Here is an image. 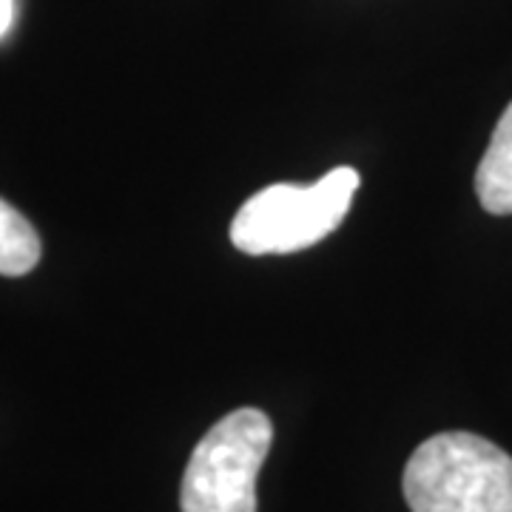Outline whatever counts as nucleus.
<instances>
[{
    "label": "nucleus",
    "mask_w": 512,
    "mask_h": 512,
    "mask_svg": "<svg viewBox=\"0 0 512 512\" xmlns=\"http://www.w3.org/2000/svg\"><path fill=\"white\" fill-rule=\"evenodd\" d=\"M271 441L274 424L256 407H239L217 421L188 458L183 512H256V476Z\"/></svg>",
    "instance_id": "obj_3"
},
{
    "label": "nucleus",
    "mask_w": 512,
    "mask_h": 512,
    "mask_svg": "<svg viewBox=\"0 0 512 512\" xmlns=\"http://www.w3.org/2000/svg\"><path fill=\"white\" fill-rule=\"evenodd\" d=\"M476 194L484 211L495 217L512 214V103L501 114L493 140L478 163Z\"/></svg>",
    "instance_id": "obj_4"
},
{
    "label": "nucleus",
    "mask_w": 512,
    "mask_h": 512,
    "mask_svg": "<svg viewBox=\"0 0 512 512\" xmlns=\"http://www.w3.org/2000/svg\"><path fill=\"white\" fill-rule=\"evenodd\" d=\"M413 512H512V456L476 433H439L404 467Z\"/></svg>",
    "instance_id": "obj_1"
},
{
    "label": "nucleus",
    "mask_w": 512,
    "mask_h": 512,
    "mask_svg": "<svg viewBox=\"0 0 512 512\" xmlns=\"http://www.w3.org/2000/svg\"><path fill=\"white\" fill-rule=\"evenodd\" d=\"M12 18H15V3L12 0H0V37L9 32Z\"/></svg>",
    "instance_id": "obj_6"
},
{
    "label": "nucleus",
    "mask_w": 512,
    "mask_h": 512,
    "mask_svg": "<svg viewBox=\"0 0 512 512\" xmlns=\"http://www.w3.org/2000/svg\"><path fill=\"white\" fill-rule=\"evenodd\" d=\"M40 259V237L35 225L0 200V274L23 276L29 274Z\"/></svg>",
    "instance_id": "obj_5"
},
{
    "label": "nucleus",
    "mask_w": 512,
    "mask_h": 512,
    "mask_svg": "<svg viewBox=\"0 0 512 512\" xmlns=\"http://www.w3.org/2000/svg\"><path fill=\"white\" fill-rule=\"evenodd\" d=\"M359 174L339 165L319 183H276L245 202L231 222V242L242 254H293L333 234L348 217Z\"/></svg>",
    "instance_id": "obj_2"
}]
</instances>
